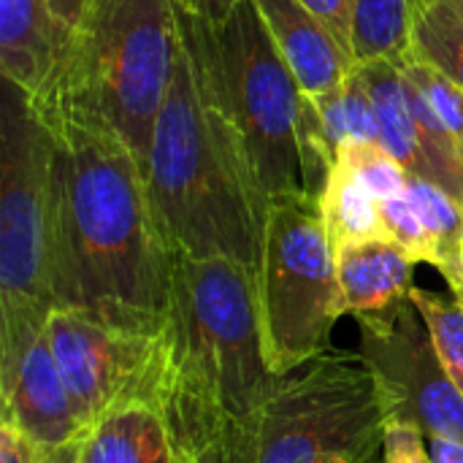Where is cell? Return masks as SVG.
Here are the masks:
<instances>
[{"instance_id": "9c48e42d", "label": "cell", "mask_w": 463, "mask_h": 463, "mask_svg": "<svg viewBox=\"0 0 463 463\" xmlns=\"http://www.w3.org/2000/svg\"><path fill=\"white\" fill-rule=\"evenodd\" d=\"M361 358L366 361L388 420L418 426L426 439L463 442V396L445 372L431 331L404 298L380 312L355 315ZM385 420V423H388Z\"/></svg>"}, {"instance_id": "d590c367", "label": "cell", "mask_w": 463, "mask_h": 463, "mask_svg": "<svg viewBox=\"0 0 463 463\" xmlns=\"http://www.w3.org/2000/svg\"><path fill=\"white\" fill-rule=\"evenodd\" d=\"M176 463H190V461H187V458H182V456H179V458H176Z\"/></svg>"}, {"instance_id": "d6986e66", "label": "cell", "mask_w": 463, "mask_h": 463, "mask_svg": "<svg viewBox=\"0 0 463 463\" xmlns=\"http://www.w3.org/2000/svg\"><path fill=\"white\" fill-rule=\"evenodd\" d=\"M404 195L415 206L434 247V269L450 285L458 277L463 255V206L429 179L407 174Z\"/></svg>"}, {"instance_id": "9a60e30c", "label": "cell", "mask_w": 463, "mask_h": 463, "mask_svg": "<svg viewBox=\"0 0 463 463\" xmlns=\"http://www.w3.org/2000/svg\"><path fill=\"white\" fill-rule=\"evenodd\" d=\"M57 33L43 0H0V73L38 95L57 65Z\"/></svg>"}, {"instance_id": "e0dca14e", "label": "cell", "mask_w": 463, "mask_h": 463, "mask_svg": "<svg viewBox=\"0 0 463 463\" xmlns=\"http://www.w3.org/2000/svg\"><path fill=\"white\" fill-rule=\"evenodd\" d=\"M353 65L412 62V0H355L350 22Z\"/></svg>"}, {"instance_id": "d6a6232c", "label": "cell", "mask_w": 463, "mask_h": 463, "mask_svg": "<svg viewBox=\"0 0 463 463\" xmlns=\"http://www.w3.org/2000/svg\"><path fill=\"white\" fill-rule=\"evenodd\" d=\"M49 463H79L76 461V450H71L65 456H49Z\"/></svg>"}, {"instance_id": "ac0fdd59", "label": "cell", "mask_w": 463, "mask_h": 463, "mask_svg": "<svg viewBox=\"0 0 463 463\" xmlns=\"http://www.w3.org/2000/svg\"><path fill=\"white\" fill-rule=\"evenodd\" d=\"M317 206L334 250L369 239H388L380 201L339 160L334 163L328 182L317 195Z\"/></svg>"}, {"instance_id": "1f68e13d", "label": "cell", "mask_w": 463, "mask_h": 463, "mask_svg": "<svg viewBox=\"0 0 463 463\" xmlns=\"http://www.w3.org/2000/svg\"><path fill=\"white\" fill-rule=\"evenodd\" d=\"M450 293L456 296H463V255H461V266H458V277L450 282Z\"/></svg>"}, {"instance_id": "7c38bea8", "label": "cell", "mask_w": 463, "mask_h": 463, "mask_svg": "<svg viewBox=\"0 0 463 463\" xmlns=\"http://www.w3.org/2000/svg\"><path fill=\"white\" fill-rule=\"evenodd\" d=\"M260 11L282 60L296 76L301 92L323 106L336 98L350 76L353 57L336 35L301 0H252Z\"/></svg>"}, {"instance_id": "6da1fadb", "label": "cell", "mask_w": 463, "mask_h": 463, "mask_svg": "<svg viewBox=\"0 0 463 463\" xmlns=\"http://www.w3.org/2000/svg\"><path fill=\"white\" fill-rule=\"evenodd\" d=\"M43 122L54 136L57 309L160 334L176 255L144 163L111 130L68 114H46Z\"/></svg>"}, {"instance_id": "5b68a950", "label": "cell", "mask_w": 463, "mask_h": 463, "mask_svg": "<svg viewBox=\"0 0 463 463\" xmlns=\"http://www.w3.org/2000/svg\"><path fill=\"white\" fill-rule=\"evenodd\" d=\"M179 19L184 43L231 122L260 195L271 206L277 198L304 190L298 128L307 95L255 3L241 0L220 24L201 22L182 8Z\"/></svg>"}, {"instance_id": "8992f818", "label": "cell", "mask_w": 463, "mask_h": 463, "mask_svg": "<svg viewBox=\"0 0 463 463\" xmlns=\"http://www.w3.org/2000/svg\"><path fill=\"white\" fill-rule=\"evenodd\" d=\"M57 309L54 136L30 95L0 98V358L46 331Z\"/></svg>"}, {"instance_id": "ffe728a7", "label": "cell", "mask_w": 463, "mask_h": 463, "mask_svg": "<svg viewBox=\"0 0 463 463\" xmlns=\"http://www.w3.org/2000/svg\"><path fill=\"white\" fill-rule=\"evenodd\" d=\"M412 62L463 87V16L448 0H412Z\"/></svg>"}, {"instance_id": "4fadbf2b", "label": "cell", "mask_w": 463, "mask_h": 463, "mask_svg": "<svg viewBox=\"0 0 463 463\" xmlns=\"http://www.w3.org/2000/svg\"><path fill=\"white\" fill-rule=\"evenodd\" d=\"M415 266L418 263L391 239H369L336 250L347 315L380 312L410 298L415 288Z\"/></svg>"}, {"instance_id": "cb8c5ba5", "label": "cell", "mask_w": 463, "mask_h": 463, "mask_svg": "<svg viewBox=\"0 0 463 463\" xmlns=\"http://www.w3.org/2000/svg\"><path fill=\"white\" fill-rule=\"evenodd\" d=\"M380 212H383V222H385V233L391 241H396L415 263H429L434 266V247L431 239L426 233L423 220L418 217L415 206L410 203L407 195H396V198H385L380 201Z\"/></svg>"}, {"instance_id": "52a82bcc", "label": "cell", "mask_w": 463, "mask_h": 463, "mask_svg": "<svg viewBox=\"0 0 463 463\" xmlns=\"http://www.w3.org/2000/svg\"><path fill=\"white\" fill-rule=\"evenodd\" d=\"M255 290L271 374H288L331 347V331L347 307L336 250L326 233L317 198L307 190L269 206Z\"/></svg>"}, {"instance_id": "7402d4cb", "label": "cell", "mask_w": 463, "mask_h": 463, "mask_svg": "<svg viewBox=\"0 0 463 463\" xmlns=\"http://www.w3.org/2000/svg\"><path fill=\"white\" fill-rule=\"evenodd\" d=\"M336 160L377 198H396L407 190V171L402 163L377 141H345Z\"/></svg>"}, {"instance_id": "5bb4252c", "label": "cell", "mask_w": 463, "mask_h": 463, "mask_svg": "<svg viewBox=\"0 0 463 463\" xmlns=\"http://www.w3.org/2000/svg\"><path fill=\"white\" fill-rule=\"evenodd\" d=\"M176 458L165 418L146 402L103 415L76 448L79 463H176Z\"/></svg>"}, {"instance_id": "83f0119b", "label": "cell", "mask_w": 463, "mask_h": 463, "mask_svg": "<svg viewBox=\"0 0 463 463\" xmlns=\"http://www.w3.org/2000/svg\"><path fill=\"white\" fill-rule=\"evenodd\" d=\"M345 46L350 54V22H353V5L355 0H301Z\"/></svg>"}, {"instance_id": "30bf717a", "label": "cell", "mask_w": 463, "mask_h": 463, "mask_svg": "<svg viewBox=\"0 0 463 463\" xmlns=\"http://www.w3.org/2000/svg\"><path fill=\"white\" fill-rule=\"evenodd\" d=\"M46 339L87 431L119 407L152 404L160 334L122 331L73 309H54Z\"/></svg>"}, {"instance_id": "ba28073f", "label": "cell", "mask_w": 463, "mask_h": 463, "mask_svg": "<svg viewBox=\"0 0 463 463\" xmlns=\"http://www.w3.org/2000/svg\"><path fill=\"white\" fill-rule=\"evenodd\" d=\"M385 410L361 353L328 347L277 374L250 463H364L383 450Z\"/></svg>"}, {"instance_id": "8fae6325", "label": "cell", "mask_w": 463, "mask_h": 463, "mask_svg": "<svg viewBox=\"0 0 463 463\" xmlns=\"http://www.w3.org/2000/svg\"><path fill=\"white\" fill-rule=\"evenodd\" d=\"M0 420L46 456H65L81 445L87 426L60 377L46 331L0 358Z\"/></svg>"}, {"instance_id": "4dcf8cb0", "label": "cell", "mask_w": 463, "mask_h": 463, "mask_svg": "<svg viewBox=\"0 0 463 463\" xmlns=\"http://www.w3.org/2000/svg\"><path fill=\"white\" fill-rule=\"evenodd\" d=\"M429 453H431V463H463V442L434 437L429 439Z\"/></svg>"}, {"instance_id": "836d02e7", "label": "cell", "mask_w": 463, "mask_h": 463, "mask_svg": "<svg viewBox=\"0 0 463 463\" xmlns=\"http://www.w3.org/2000/svg\"><path fill=\"white\" fill-rule=\"evenodd\" d=\"M448 3H450V5H453V8H456V11L463 16V0H448Z\"/></svg>"}, {"instance_id": "e575fe53", "label": "cell", "mask_w": 463, "mask_h": 463, "mask_svg": "<svg viewBox=\"0 0 463 463\" xmlns=\"http://www.w3.org/2000/svg\"><path fill=\"white\" fill-rule=\"evenodd\" d=\"M364 463H383V461H380V453H377L374 458H369V461H364Z\"/></svg>"}, {"instance_id": "603a6c76", "label": "cell", "mask_w": 463, "mask_h": 463, "mask_svg": "<svg viewBox=\"0 0 463 463\" xmlns=\"http://www.w3.org/2000/svg\"><path fill=\"white\" fill-rule=\"evenodd\" d=\"M404 79H410L420 95L431 103V109L442 117V122L453 130V136L463 144V87L456 84L450 76L442 71L423 65V62H410L399 68Z\"/></svg>"}, {"instance_id": "484cf974", "label": "cell", "mask_w": 463, "mask_h": 463, "mask_svg": "<svg viewBox=\"0 0 463 463\" xmlns=\"http://www.w3.org/2000/svg\"><path fill=\"white\" fill-rule=\"evenodd\" d=\"M383 463H431L429 453V439L426 434L402 420H388L385 434H383V450H380Z\"/></svg>"}, {"instance_id": "44dd1931", "label": "cell", "mask_w": 463, "mask_h": 463, "mask_svg": "<svg viewBox=\"0 0 463 463\" xmlns=\"http://www.w3.org/2000/svg\"><path fill=\"white\" fill-rule=\"evenodd\" d=\"M412 304L420 309L437 353L445 364L448 377L463 396V296L456 293H434L423 288H412Z\"/></svg>"}, {"instance_id": "3957f363", "label": "cell", "mask_w": 463, "mask_h": 463, "mask_svg": "<svg viewBox=\"0 0 463 463\" xmlns=\"http://www.w3.org/2000/svg\"><path fill=\"white\" fill-rule=\"evenodd\" d=\"M144 171L176 258H231L258 274L269 201L187 43Z\"/></svg>"}, {"instance_id": "277c9868", "label": "cell", "mask_w": 463, "mask_h": 463, "mask_svg": "<svg viewBox=\"0 0 463 463\" xmlns=\"http://www.w3.org/2000/svg\"><path fill=\"white\" fill-rule=\"evenodd\" d=\"M184 46L176 0H92L57 57L38 114H68L119 136L146 163L155 122Z\"/></svg>"}, {"instance_id": "f546056e", "label": "cell", "mask_w": 463, "mask_h": 463, "mask_svg": "<svg viewBox=\"0 0 463 463\" xmlns=\"http://www.w3.org/2000/svg\"><path fill=\"white\" fill-rule=\"evenodd\" d=\"M239 3L241 0H176V5L182 11H187L190 16H195L201 22H209V24L225 22L236 11Z\"/></svg>"}, {"instance_id": "4316f807", "label": "cell", "mask_w": 463, "mask_h": 463, "mask_svg": "<svg viewBox=\"0 0 463 463\" xmlns=\"http://www.w3.org/2000/svg\"><path fill=\"white\" fill-rule=\"evenodd\" d=\"M46 3V11H49V19H52V27L57 33V46H60V54L62 49L79 35L90 8H92V0H43ZM57 54V57H60Z\"/></svg>"}, {"instance_id": "f1b7e54d", "label": "cell", "mask_w": 463, "mask_h": 463, "mask_svg": "<svg viewBox=\"0 0 463 463\" xmlns=\"http://www.w3.org/2000/svg\"><path fill=\"white\" fill-rule=\"evenodd\" d=\"M0 463H49V456L11 423L0 420Z\"/></svg>"}, {"instance_id": "d4e9b609", "label": "cell", "mask_w": 463, "mask_h": 463, "mask_svg": "<svg viewBox=\"0 0 463 463\" xmlns=\"http://www.w3.org/2000/svg\"><path fill=\"white\" fill-rule=\"evenodd\" d=\"M336 117H339V125H342V133L347 141H377L380 144L374 103H372L369 87L364 81V73L358 68L350 71L342 92L336 95Z\"/></svg>"}, {"instance_id": "2e32d148", "label": "cell", "mask_w": 463, "mask_h": 463, "mask_svg": "<svg viewBox=\"0 0 463 463\" xmlns=\"http://www.w3.org/2000/svg\"><path fill=\"white\" fill-rule=\"evenodd\" d=\"M355 68L364 73V81L374 103L380 144L402 163L407 174L429 179V165L423 157V146L418 138V125L407 100L402 71L391 62H369Z\"/></svg>"}, {"instance_id": "7a4b0ae2", "label": "cell", "mask_w": 463, "mask_h": 463, "mask_svg": "<svg viewBox=\"0 0 463 463\" xmlns=\"http://www.w3.org/2000/svg\"><path fill=\"white\" fill-rule=\"evenodd\" d=\"M274 380L263 355L255 271L231 258H176L152 391L176 456L250 463Z\"/></svg>"}]
</instances>
